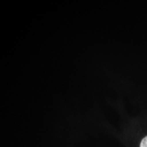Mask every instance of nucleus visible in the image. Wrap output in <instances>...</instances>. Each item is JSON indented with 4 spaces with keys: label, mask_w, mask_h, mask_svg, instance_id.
Listing matches in <instances>:
<instances>
[{
    "label": "nucleus",
    "mask_w": 147,
    "mask_h": 147,
    "mask_svg": "<svg viewBox=\"0 0 147 147\" xmlns=\"http://www.w3.org/2000/svg\"><path fill=\"white\" fill-rule=\"evenodd\" d=\"M140 147H147V136L142 140L140 144Z\"/></svg>",
    "instance_id": "1"
}]
</instances>
